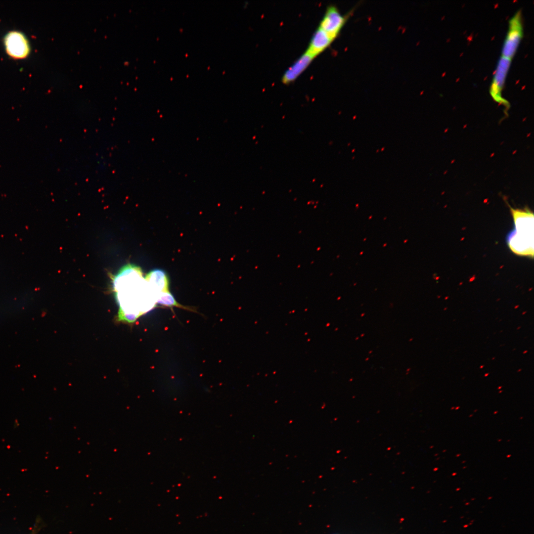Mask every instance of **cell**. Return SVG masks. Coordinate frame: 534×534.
Returning <instances> with one entry per match:
<instances>
[{"instance_id": "1", "label": "cell", "mask_w": 534, "mask_h": 534, "mask_svg": "<svg viewBox=\"0 0 534 534\" xmlns=\"http://www.w3.org/2000/svg\"><path fill=\"white\" fill-rule=\"evenodd\" d=\"M514 229L507 236V243L515 254L534 257V213L529 209L510 207Z\"/></svg>"}, {"instance_id": "2", "label": "cell", "mask_w": 534, "mask_h": 534, "mask_svg": "<svg viewBox=\"0 0 534 534\" xmlns=\"http://www.w3.org/2000/svg\"><path fill=\"white\" fill-rule=\"evenodd\" d=\"M523 28L521 11L517 12L509 21L508 30L502 50V56L511 59L522 39Z\"/></svg>"}, {"instance_id": "3", "label": "cell", "mask_w": 534, "mask_h": 534, "mask_svg": "<svg viewBox=\"0 0 534 534\" xmlns=\"http://www.w3.org/2000/svg\"><path fill=\"white\" fill-rule=\"evenodd\" d=\"M511 59L501 56L495 69L490 85V92L492 98L505 107H509V102L502 97V91L509 71Z\"/></svg>"}, {"instance_id": "4", "label": "cell", "mask_w": 534, "mask_h": 534, "mask_svg": "<svg viewBox=\"0 0 534 534\" xmlns=\"http://www.w3.org/2000/svg\"><path fill=\"white\" fill-rule=\"evenodd\" d=\"M348 19L334 5L329 6L318 27L324 31L334 40L339 36Z\"/></svg>"}, {"instance_id": "5", "label": "cell", "mask_w": 534, "mask_h": 534, "mask_svg": "<svg viewBox=\"0 0 534 534\" xmlns=\"http://www.w3.org/2000/svg\"><path fill=\"white\" fill-rule=\"evenodd\" d=\"M5 49L9 55L15 58H23L30 51L28 42L23 33L16 31L8 32L4 38Z\"/></svg>"}, {"instance_id": "6", "label": "cell", "mask_w": 534, "mask_h": 534, "mask_svg": "<svg viewBox=\"0 0 534 534\" xmlns=\"http://www.w3.org/2000/svg\"><path fill=\"white\" fill-rule=\"evenodd\" d=\"M314 57L305 51L285 72L282 82L288 84L295 81L308 67Z\"/></svg>"}, {"instance_id": "7", "label": "cell", "mask_w": 534, "mask_h": 534, "mask_svg": "<svg viewBox=\"0 0 534 534\" xmlns=\"http://www.w3.org/2000/svg\"><path fill=\"white\" fill-rule=\"evenodd\" d=\"M333 41L324 31L318 27L313 33L306 51L315 57L328 47Z\"/></svg>"}, {"instance_id": "8", "label": "cell", "mask_w": 534, "mask_h": 534, "mask_svg": "<svg viewBox=\"0 0 534 534\" xmlns=\"http://www.w3.org/2000/svg\"><path fill=\"white\" fill-rule=\"evenodd\" d=\"M145 278L151 286L159 289L161 292L170 291L169 279L164 270L154 269L146 274Z\"/></svg>"}, {"instance_id": "9", "label": "cell", "mask_w": 534, "mask_h": 534, "mask_svg": "<svg viewBox=\"0 0 534 534\" xmlns=\"http://www.w3.org/2000/svg\"><path fill=\"white\" fill-rule=\"evenodd\" d=\"M156 303L162 306L163 308H170L173 310V307H177L194 312L197 311L193 307L185 306L179 304L174 298L170 291L161 292L159 297L157 300Z\"/></svg>"}]
</instances>
